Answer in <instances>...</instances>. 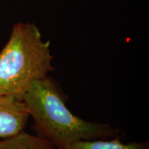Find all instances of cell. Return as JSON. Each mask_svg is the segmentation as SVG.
<instances>
[{
	"mask_svg": "<svg viewBox=\"0 0 149 149\" xmlns=\"http://www.w3.org/2000/svg\"><path fill=\"white\" fill-rule=\"evenodd\" d=\"M0 149H57L49 140L40 135L22 131L12 137L0 139Z\"/></svg>",
	"mask_w": 149,
	"mask_h": 149,
	"instance_id": "4",
	"label": "cell"
},
{
	"mask_svg": "<svg viewBox=\"0 0 149 149\" xmlns=\"http://www.w3.org/2000/svg\"><path fill=\"white\" fill-rule=\"evenodd\" d=\"M67 149H149L148 141L123 143L120 138L80 141L74 143Z\"/></svg>",
	"mask_w": 149,
	"mask_h": 149,
	"instance_id": "5",
	"label": "cell"
},
{
	"mask_svg": "<svg viewBox=\"0 0 149 149\" xmlns=\"http://www.w3.org/2000/svg\"><path fill=\"white\" fill-rule=\"evenodd\" d=\"M50 42H44L35 24H14L10 38L0 52V96L23 101L35 80L54 70Z\"/></svg>",
	"mask_w": 149,
	"mask_h": 149,
	"instance_id": "2",
	"label": "cell"
},
{
	"mask_svg": "<svg viewBox=\"0 0 149 149\" xmlns=\"http://www.w3.org/2000/svg\"><path fill=\"white\" fill-rule=\"evenodd\" d=\"M67 100L49 75L33 81L23 98L40 136L57 149H67L80 141L120 138V130L111 124L88 122L72 114Z\"/></svg>",
	"mask_w": 149,
	"mask_h": 149,
	"instance_id": "1",
	"label": "cell"
},
{
	"mask_svg": "<svg viewBox=\"0 0 149 149\" xmlns=\"http://www.w3.org/2000/svg\"><path fill=\"white\" fill-rule=\"evenodd\" d=\"M29 117L24 101L0 96V138L12 137L24 131Z\"/></svg>",
	"mask_w": 149,
	"mask_h": 149,
	"instance_id": "3",
	"label": "cell"
}]
</instances>
